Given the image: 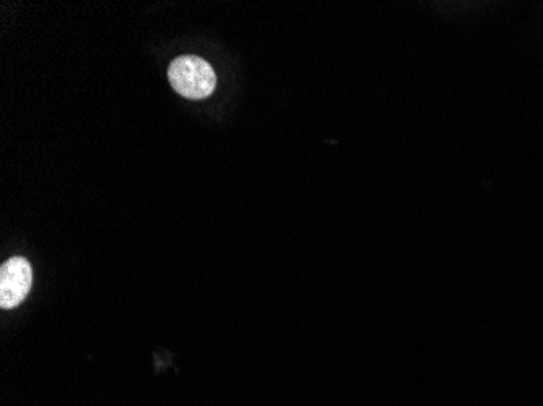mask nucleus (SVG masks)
<instances>
[{"label":"nucleus","mask_w":543,"mask_h":406,"mask_svg":"<svg viewBox=\"0 0 543 406\" xmlns=\"http://www.w3.org/2000/svg\"><path fill=\"white\" fill-rule=\"evenodd\" d=\"M168 80L176 93L187 100H204L217 87L215 70L199 56L176 57L168 69Z\"/></svg>","instance_id":"nucleus-1"},{"label":"nucleus","mask_w":543,"mask_h":406,"mask_svg":"<svg viewBox=\"0 0 543 406\" xmlns=\"http://www.w3.org/2000/svg\"><path fill=\"white\" fill-rule=\"evenodd\" d=\"M33 283V272L27 259L12 257L0 268V306L12 309L23 303Z\"/></svg>","instance_id":"nucleus-2"}]
</instances>
